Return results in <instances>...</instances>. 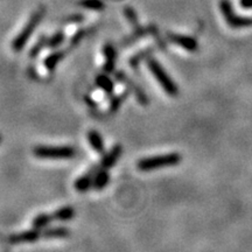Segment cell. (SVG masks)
<instances>
[{
    "mask_svg": "<svg viewBox=\"0 0 252 252\" xmlns=\"http://www.w3.org/2000/svg\"><path fill=\"white\" fill-rule=\"evenodd\" d=\"M45 14H46L45 6H39V7L33 12V14L31 15L30 19H28L27 24L24 26L23 31H21L20 33L14 37L13 42H12V49H13L15 53L21 52V50L25 48V46H26L28 40H30L31 36L33 35L35 28L39 26L41 21H42Z\"/></svg>",
    "mask_w": 252,
    "mask_h": 252,
    "instance_id": "6da1fadb",
    "label": "cell"
},
{
    "mask_svg": "<svg viewBox=\"0 0 252 252\" xmlns=\"http://www.w3.org/2000/svg\"><path fill=\"white\" fill-rule=\"evenodd\" d=\"M110 182V175L106 169H99L94 171L93 179V188L94 190H103Z\"/></svg>",
    "mask_w": 252,
    "mask_h": 252,
    "instance_id": "4fadbf2b",
    "label": "cell"
},
{
    "mask_svg": "<svg viewBox=\"0 0 252 252\" xmlns=\"http://www.w3.org/2000/svg\"><path fill=\"white\" fill-rule=\"evenodd\" d=\"M94 169H91L86 174H82L76 181L74 182V188L78 193H86L90 188H93V179H94Z\"/></svg>",
    "mask_w": 252,
    "mask_h": 252,
    "instance_id": "8fae6325",
    "label": "cell"
},
{
    "mask_svg": "<svg viewBox=\"0 0 252 252\" xmlns=\"http://www.w3.org/2000/svg\"><path fill=\"white\" fill-rule=\"evenodd\" d=\"M0 143H1V135H0Z\"/></svg>",
    "mask_w": 252,
    "mask_h": 252,
    "instance_id": "83f0119b",
    "label": "cell"
},
{
    "mask_svg": "<svg viewBox=\"0 0 252 252\" xmlns=\"http://www.w3.org/2000/svg\"><path fill=\"white\" fill-rule=\"evenodd\" d=\"M103 54L104 58H105V61H104L103 64V70L106 74H111V72L115 71L116 67V60H117V52H116L115 47L110 43H106L105 46L103 47Z\"/></svg>",
    "mask_w": 252,
    "mask_h": 252,
    "instance_id": "30bf717a",
    "label": "cell"
},
{
    "mask_svg": "<svg viewBox=\"0 0 252 252\" xmlns=\"http://www.w3.org/2000/svg\"><path fill=\"white\" fill-rule=\"evenodd\" d=\"M47 40H48V36L42 35L39 40H37V42L35 43V45L32 47V49L30 52V56L32 59H35L36 56L41 53V50H42L43 48H47Z\"/></svg>",
    "mask_w": 252,
    "mask_h": 252,
    "instance_id": "7402d4cb",
    "label": "cell"
},
{
    "mask_svg": "<svg viewBox=\"0 0 252 252\" xmlns=\"http://www.w3.org/2000/svg\"><path fill=\"white\" fill-rule=\"evenodd\" d=\"M153 53V49H146V50H143V52L140 53H137L134 56H132L130 59V65L131 68H133L134 70L135 69H138L139 67V63L143 61L144 59H146L147 56H150L151 54Z\"/></svg>",
    "mask_w": 252,
    "mask_h": 252,
    "instance_id": "44dd1931",
    "label": "cell"
},
{
    "mask_svg": "<svg viewBox=\"0 0 252 252\" xmlns=\"http://www.w3.org/2000/svg\"><path fill=\"white\" fill-rule=\"evenodd\" d=\"M147 67L153 74V76L160 84V87L165 90V93L171 97H178L179 94V88L175 84V82L172 80L171 76L167 74L165 69L159 62L156 61L154 59L147 60Z\"/></svg>",
    "mask_w": 252,
    "mask_h": 252,
    "instance_id": "277c9868",
    "label": "cell"
},
{
    "mask_svg": "<svg viewBox=\"0 0 252 252\" xmlns=\"http://www.w3.org/2000/svg\"><path fill=\"white\" fill-rule=\"evenodd\" d=\"M69 235H70L69 229L62 228V226L47 229L42 232V237L45 238H67L69 237Z\"/></svg>",
    "mask_w": 252,
    "mask_h": 252,
    "instance_id": "e0dca14e",
    "label": "cell"
},
{
    "mask_svg": "<svg viewBox=\"0 0 252 252\" xmlns=\"http://www.w3.org/2000/svg\"><path fill=\"white\" fill-rule=\"evenodd\" d=\"M41 237H42V232L40 230L33 228L32 230H26V231L20 232V234L12 235L8 238V241L11 242V244L33 243V242H36Z\"/></svg>",
    "mask_w": 252,
    "mask_h": 252,
    "instance_id": "ba28073f",
    "label": "cell"
},
{
    "mask_svg": "<svg viewBox=\"0 0 252 252\" xmlns=\"http://www.w3.org/2000/svg\"><path fill=\"white\" fill-rule=\"evenodd\" d=\"M81 7L90 9V11H103L104 7H105V4L102 1V0H78L77 2Z\"/></svg>",
    "mask_w": 252,
    "mask_h": 252,
    "instance_id": "d6986e66",
    "label": "cell"
},
{
    "mask_svg": "<svg viewBox=\"0 0 252 252\" xmlns=\"http://www.w3.org/2000/svg\"><path fill=\"white\" fill-rule=\"evenodd\" d=\"M220 9L222 12L223 17H224L226 24L231 28H243L252 26V18L241 17V15L236 14L228 0H220Z\"/></svg>",
    "mask_w": 252,
    "mask_h": 252,
    "instance_id": "5b68a950",
    "label": "cell"
},
{
    "mask_svg": "<svg viewBox=\"0 0 252 252\" xmlns=\"http://www.w3.org/2000/svg\"><path fill=\"white\" fill-rule=\"evenodd\" d=\"M64 33H63L62 31L56 32L55 34H53V35L48 37V40H47V48L56 49L58 47L62 45L63 41H64Z\"/></svg>",
    "mask_w": 252,
    "mask_h": 252,
    "instance_id": "ffe728a7",
    "label": "cell"
},
{
    "mask_svg": "<svg viewBox=\"0 0 252 252\" xmlns=\"http://www.w3.org/2000/svg\"><path fill=\"white\" fill-rule=\"evenodd\" d=\"M33 154L43 160H68L76 156V151L71 146L39 145L33 149Z\"/></svg>",
    "mask_w": 252,
    "mask_h": 252,
    "instance_id": "3957f363",
    "label": "cell"
},
{
    "mask_svg": "<svg viewBox=\"0 0 252 252\" xmlns=\"http://www.w3.org/2000/svg\"><path fill=\"white\" fill-rule=\"evenodd\" d=\"M124 15L127 19V21L130 23L132 26L138 27L139 26V24H138V18H137V13H135V11L132 7H125L124 8Z\"/></svg>",
    "mask_w": 252,
    "mask_h": 252,
    "instance_id": "cb8c5ba5",
    "label": "cell"
},
{
    "mask_svg": "<svg viewBox=\"0 0 252 252\" xmlns=\"http://www.w3.org/2000/svg\"><path fill=\"white\" fill-rule=\"evenodd\" d=\"M83 20H84V17L82 14H74V15H70V17H68L67 19H65V23L67 24H80Z\"/></svg>",
    "mask_w": 252,
    "mask_h": 252,
    "instance_id": "484cf974",
    "label": "cell"
},
{
    "mask_svg": "<svg viewBox=\"0 0 252 252\" xmlns=\"http://www.w3.org/2000/svg\"><path fill=\"white\" fill-rule=\"evenodd\" d=\"M52 216H53V220L65 222V220H70L71 219H74L75 209L70 206L61 207L60 209L56 210V212L53 213Z\"/></svg>",
    "mask_w": 252,
    "mask_h": 252,
    "instance_id": "2e32d148",
    "label": "cell"
},
{
    "mask_svg": "<svg viewBox=\"0 0 252 252\" xmlns=\"http://www.w3.org/2000/svg\"><path fill=\"white\" fill-rule=\"evenodd\" d=\"M64 54L65 53L62 52V50H56V52L52 53V54L47 56V58L43 60V65H45L47 70L54 71L59 63L62 61L63 58H64Z\"/></svg>",
    "mask_w": 252,
    "mask_h": 252,
    "instance_id": "9a60e30c",
    "label": "cell"
},
{
    "mask_svg": "<svg viewBox=\"0 0 252 252\" xmlns=\"http://www.w3.org/2000/svg\"><path fill=\"white\" fill-rule=\"evenodd\" d=\"M115 77H116V80H117V81L123 82V83H126L128 87L132 88V90H133V93H134L135 98L138 99V102H139L141 105L145 106V105H147V104H149V98H147V96L145 94L144 90L141 89L140 87H138L137 84L134 83V82L128 80L127 76L125 75V72H123V71L122 72L121 71L116 72Z\"/></svg>",
    "mask_w": 252,
    "mask_h": 252,
    "instance_id": "52a82bcc",
    "label": "cell"
},
{
    "mask_svg": "<svg viewBox=\"0 0 252 252\" xmlns=\"http://www.w3.org/2000/svg\"><path fill=\"white\" fill-rule=\"evenodd\" d=\"M53 220L52 214H40V215L35 216V219L33 220V228L37 230L45 229L46 226L50 224V222Z\"/></svg>",
    "mask_w": 252,
    "mask_h": 252,
    "instance_id": "ac0fdd59",
    "label": "cell"
},
{
    "mask_svg": "<svg viewBox=\"0 0 252 252\" xmlns=\"http://www.w3.org/2000/svg\"><path fill=\"white\" fill-rule=\"evenodd\" d=\"M126 97H127V91H125V93H123L122 94H117V96H113L111 100H110V112H116L117 110L121 108L122 103L124 102Z\"/></svg>",
    "mask_w": 252,
    "mask_h": 252,
    "instance_id": "603a6c76",
    "label": "cell"
},
{
    "mask_svg": "<svg viewBox=\"0 0 252 252\" xmlns=\"http://www.w3.org/2000/svg\"><path fill=\"white\" fill-rule=\"evenodd\" d=\"M88 141L94 152L98 154H104L105 146H104V140L102 135L97 130H90L88 132Z\"/></svg>",
    "mask_w": 252,
    "mask_h": 252,
    "instance_id": "7c38bea8",
    "label": "cell"
},
{
    "mask_svg": "<svg viewBox=\"0 0 252 252\" xmlns=\"http://www.w3.org/2000/svg\"><path fill=\"white\" fill-rule=\"evenodd\" d=\"M182 157L180 153L171 152L165 154H159V156L147 157L140 159L137 162V168L140 172H151L156 169L163 168V167L175 166L181 162Z\"/></svg>",
    "mask_w": 252,
    "mask_h": 252,
    "instance_id": "7a4b0ae2",
    "label": "cell"
},
{
    "mask_svg": "<svg viewBox=\"0 0 252 252\" xmlns=\"http://www.w3.org/2000/svg\"><path fill=\"white\" fill-rule=\"evenodd\" d=\"M167 39L171 41L172 43H174V45L180 46L181 48L187 50V52L195 53L198 50V42L193 36L182 35V34H175L169 32V33H167Z\"/></svg>",
    "mask_w": 252,
    "mask_h": 252,
    "instance_id": "8992f818",
    "label": "cell"
},
{
    "mask_svg": "<svg viewBox=\"0 0 252 252\" xmlns=\"http://www.w3.org/2000/svg\"><path fill=\"white\" fill-rule=\"evenodd\" d=\"M239 5L243 8H252V0H239Z\"/></svg>",
    "mask_w": 252,
    "mask_h": 252,
    "instance_id": "4316f807",
    "label": "cell"
},
{
    "mask_svg": "<svg viewBox=\"0 0 252 252\" xmlns=\"http://www.w3.org/2000/svg\"><path fill=\"white\" fill-rule=\"evenodd\" d=\"M87 34H88V30H78L76 33L72 35L70 40V45L74 46V45H77V43H80V41L83 39Z\"/></svg>",
    "mask_w": 252,
    "mask_h": 252,
    "instance_id": "d4e9b609",
    "label": "cell"
},
{
    "mask_svg": "<svg viewBox=\"0 0 252 252\" xmlns=\"http://www.w3.org/2000/svg\"><path fill=\"white\" fill-rule=\"evenodd\" d=\"M94 82H96V86L98 87L99 89H102L106 94H113V90H115V83H113L111 77H110L106 72L97 75Z\"/></svg>",
    "mask_w": 252,
    "mask_h": 252,
    "instance_id": "5bb4252c",
    "label": "cell"
},
{
    "mask_svg": "<svg viewBox=\"0 0 252 252\" xmlns=\"http://www.w3.org/2000/svg\"><path fill=\"white\" fill-rule=\"evenodd\" d=\"M123 154V146L122 145H115L108 153H105L100 160V167L104 169L112 168L117 163L119 158Z\"/></svg>",
    "mask_w": 252,
    "mask_h": 252,
    "instance_id": "9c48e42d",
    "label": "cell"
}]
</instances>
